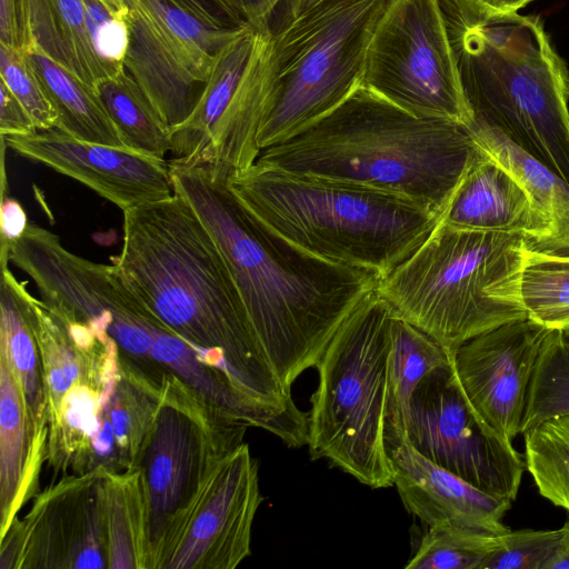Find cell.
Returning <instances> with one entry per match:
<instances>
[{"label": "cell", "mask_w": 569, "mask_h": 569, "mask_svg": "<svg viewBox=\"0 0 569 569\" xmlns=\"http://www.w3.org/2000/svg\"><path fill=\"white\" fill-rule=\"evenodd\" d=\"M170 164L173 190L219 246L252 329L278 379L316 368L333 335L377 287L368 271L331 263L295 247L252 217L227 180L203 166Z\"/></svg>", "instance_id": "1"}, {"label": "cell", "mask_w": 569, "mask_h": 569, "mask_svg": "<svg viewBox=\"0 0 569 569\" xmlns=\"http://www.w3.org/2000/svg\"><path fill=\"white\" fill-rule=\"evenodd\" d=\"M123 212L111 258L156 317L208 365L267 405L297 408L259 342L214 238L178 192Z\"/></svg>", "instance_id": "2"}, {"label": "cell", "mask_w": 569, "mask_h": 569, "mask_svg": "<svg viewBox=\"0 0 569 569\" xmlns=\"http://www.w3.org/2000/svg\"><path fill=\"white\" fill-rule=\"evenodd\" d=\"M256 43L218 132L254 153L301 132L362 86L372 33L391 0H286Z\"/></svg>", "instance_id": "3"}, {"label": "cell", "mask_w": 569, "mask_h": 569, "mask_svg": "<svg viewBox=\"0 0 569 569\" xmlns=\"http://www.w3.org/2000/svg\"><path fill=\"white\" fill-rule=\"evenodd\" d=\"M468 127L415 116L360 86L258 162L345 180L410 200L441 218L482 156Z\"/></svg>", "instance_id": "4"}, {"label": "cell", "mask_w": 569, "mask_h": 569, "mask_svg": "<svg viewBox=\"0 0 569 569\" xmlns=\"http://www.w3.org/2000/svg\"><path fill=\"white\" fill-rule=\"evenodd\" d=\"M475 117L569 182V69L543 21L438 0Z\"/></svg>", "instance_id": "5"}, {"label": "cell", "mask_w": 569, "mask_h": 569, "mask_svg": "<svg viewBox=\"0 0 569 569\" xmlns=\"http://www.w3.org/2000/svg\"><path fill=\"white\" fill-rule=\"evenodd\" d=\"M227 184L252 217L295 247L378 280L410 257L440 220L398 196L258 161Z\"/></svg>", "instance_id": "6"}, {"label": "cell", "mask_w": 569, "mask_h": 569, "mask_svg": "<svg viewBox=\"0 0 569 569\" xmlns=\"http://www.w3.org/2000/svg\"><path fill=\"white\" fill-rule=\"evenodd\" d=\"M521 234L459 229L439 220L422 244L376 291L392 311L447 353L502 325L527 319Z\"/></svg>", "instance_id": "7"}, {"label": "cell", "mask_w": 569, "mask_h": 569, "mask_svg": "<svg viewBox=\"0 0 569 569\" xmlns=\"http://www.w3.org/2000/svg\"><path fill=\"white\" fill-rule=\"evenodd\" d=\"M390 306L376 288L340 325L316 368L308 415L309 453L372 489L393 486L385 440Z\"/></svg>", "instance_id": "8"}, {"label": "cell", "mask_w": 569, "mask_h": 569, "mask_svg": "<svg viewBox=\"0 0 569 569\" xmlns=\"http://www.w3.org/2000/svg\"><path fill=\"white\" fill-rule=\"evenodd\" d=\"M362 86L421 118L466 127L475 118L438 0H391L370 39Z\"/></svg>", "instance_id": "9"}, {"label": "cell", "mask_w": 569, "mask_h": 569, "mask_svg": "<svg viewBox=\"0 0 569 569\" xmlns=\"http://www.w3.org/2000/svg\"><path fill=\"white\" fill-rule=\"evenodd\" d=\"M241 443L212 423L201 403L173 373L163 375L159 403L138 466L149 502L150 569L171 526L213 462Z\"/></svg>", "instance_id": "10"}, {"label": "cell", "mask_w": 569, "mask_h": 569, "mask_svg": "<svg viewBox=\"0 0 569 569\" xmlns=\"http://www.w3.org/2000/svg\"><path fill=\"white\" fill-rule=\"evenodd\" d=\"M407 441L475 487L515 501L525 459L475 412L449 363L429 372L410 400Z\"/></svg>", "instance_id": "11"}, {"label": "cell", "mask_w": 569, "mask_h": 569, "mask_svg": "<svg viewBox=\"0 0 569 569\" xmlns=\"http://www.w3.org/2000/svg\"><path fill=\"white\" fill-rule=\"evenodd\" d=\"M262 501L258 462L243 442L213 462L171 526L152 569H234L251 553Z\"/></svg>", "instance_id": "12"}, {"label": "cell", "mask_w": 569, "mask_h": 569, "mask_svg": "<svg viewBox=\"0 0 569 569\" xmlns=\"http://www.w3.org/2000/svg\"><path fill=\"white\" fill-rule=\"evenodd\" d=\"M99 466L64 475L1 537L0 569L109 568L106 478Z\"/></svg>", "instance_id": "13"}, {"label": "cell", "mask_w": 569, "mask_h": 569, "mask_svg": "<svg viewBox=\"0 0 569 569\" xmlns=\"http://www.w3.org/2000/svg\"><path fill=\"white\" fill-rule=\"evenodd\" d=\"M550 331L527 318L480 333L448 355L471 408L506 442L522 432L528 390Z\"/></svg>", "instance_id": "14"}, {"label": "cell", "mask_w": 569, "mask_h": 569, "mask_svg": "<svg viewBox=\"0 0 569 569\" xmlns=\"http://www.w3.org/2000/svg\"><path fill=\"white\" fill-rule=\"evenodd\" d=\"M1 140L19 156L79 181L122 211L174 192L169 161L127 147L84 141L57 128Z\"/></svg>", "instance_id": "15"}, {"label": "cell", "mask_w": 569, "mask_h": 569, "mask_svg": "<svg viewBox=\"0 0 569 569\" xmlns=\"http://www.w3.org/2000/svg\"><path fill=\"white\" fill-rule=\"evenodd\" d=\"M388 453L402 505L426 527L453 526L493 535L509 530L503 518L511 500L488 493L439 467L407 440Z\"/></svg>", "instance_id": "16"}, {"label": "cell", "mask_w": 569, "mask_h": 569, "mask_svg": "<svg viewBox=\"0 0 569 569\" xmlns=\"http://www.w3.org/2000/svg\"><path fill=\"white\" fill-rule=\"evenodd\" d=\"M127 7L130 41L124 70L171 130L193 111L212 68L197 59L142 12Z\"/></svg>", "instance_id": "17"}, {"label": "cell", "mask_w": 569, "mask_h": 569, "mask_svg": "<svg viewBox=\"0 0 569 569\" xmlns=\"http://www.w3.org/2000/svg\"><path fill=\"white\" fill-rule=\"evenodd\" d=\"M440 221L459 229L521 234L528 248L538 251L546 250L550 233L528 191L485 152L459 183Z\"/></svg>", "instance_id": "18"}, {"label": "cell", "mask_w": 569, "mask_h": 569, "mask_svg": "<svg viewBox=\"0 0 569 569\" xmlns=\"http://www.w3.org/2000/svg\"><path fill=\"white\" fill-rule=\"evenodd\" d=\"M27 284L14 277L9 263L1 264L0 353L8 358L14 370L33 439L47 455L48 402L33 326V296Z\"/></svg>", "instance_id": "19"}, {"label": "cell", "mask_w": 569, "mask_h": 569, "mask_svg": "<svg viewBox=\"0 0 569 569\" xmlns=\"http://www.w3.org/2000/svg\"><path fill=\"white\" fill-rule=\"evenodd\" d=\"M43 460L46 450L33 439L18 378L0 353V538L33 493Z\"/></svg>", "instance_id": "20"}, {"label": "cell", "mask_w": 569, "mask_h": 569, "mask_svg": "<svg viewBox=\"0 0 569 569\" xmlns=\"http://www.w3.org/2000/svg\"><path fill=\"white\" fill-rule=\"evenodd\" d=\"M258 27L243 26L214 54L210 76L191 114L170 130L171 164L196 166L228 109L251 57Z\"/></svg>", "instance_id": "21"}, {"label": "cell", "mask_w": 569, "mask_h": 569, "mask_svg": "<svg viewBox=\"0 0 569 569\" xmlns=\"http://www.w3.org/2000/svg\"><path fill=\"white\" fill-rule=\"evenodd\" d=\"M468 130L478 147L522 184L546 216L550 233L543 252L569 256V182L495 124L475 117Z\"/></svg>", "instance_id": "22"}, {"label": "cell", "mask_w": 569, "mask_h": 569, "mask_svg": "<svg viewBox=\"0 0 569 569\" xmlns=\"http://www.w3.org/2000/svg\"><path fill=\"white\" fill-rule=\"evenodd\" d=\"M447 363L449 356L436 340L393 312L385 406L388 451L407 440L410 400L419 382Z\"/></svg>", "instance_id": "23"}, {"label": "cell", "mask_w": 569, "mask_h": 569, "mask_svg": "<svg viewBox=\"0 0 569 569\" xmlns=\"http://www.w3.org/2000/svg\"><path fill=\"white\" fill-rule=\"evenodd\" d=\"M26 11L31 48L39 47L94 90L112 76L92 47L82 0H26Z\"/></svg>", "instance_id": "24"}, {"label": "cell", "mask_w": 569, "mask_h": 569, "mask_svg": "<svg viewBox=\"0 0 569 569\" xmlns=\"http://www.w3.org/2000/svg\"><path fill=\"white\" fill-rule=\"evenodd\" d=\"M24 53L57 111V129L84 141L124 147L92 87L37 46Z\"/></svg>", "instance_id": "25"}, {"label": "cell", "mask_w": 569, "mask_h": 569, "mask_svg": "<svg viewBox=\"0 0 569 569\" xmlns=\"http://www.w3.org/2000/svg\"><path fill=\"white\" fill-rule=\"evenodd\" d=\"M109 569H150L149 502L139 468L106 478Z\"/></svg>", "instance_id": "26"}, {"label": "cell", "mask_w": 569, "mask_h": 569, "mask_svg": "<svg viewBox=\"0 0 569 569\" xmlns=\"http://www.w3.org/2000/svg\"><path fill=\"white\" fill-rule=\"evenodd\" d=\"M121 355V377L104 407L116 441L119 471L136 469L150 432L162 381L153 382Z\"/></svg>", "instance_id": "27"}, {"label": "cell", "mask_w": 569, "mask_h": 569, "mask_svg": "<svg viewBox=\"0 0 569 569\" xmlns=\"http://www.w3.org/2000/svg\"><path fill=\"white\" fill-rule=\"evenodd\" d=\"M124 147L164 159L170 128L126 70L101 79L96 88Z\"/></svg>", "instance_id": "28"}, {"label": "cell", "mask_w": 569, "mask_h": 569, "mask_svg": "<svg viewBox=\"0 0 569 569\" xmlns=\"http://www.w3.org/2000/svg\"><path fill=\"white\" fill-rule=\"evenodd\" d=\"M528 319L549 330L569 332V256L528 248L521 273Z\"/></svg>", "instance_id": "29"}, {"label": "cell", "mask_w": 569, "mask_h": 569, "mask_svg": "<svg viewBox=\"0 0 569 569\" xmlns=\"http://www.w3.org/2000/svg\"><path fill=\"white\" fill-rule=\"evenodd\" d=\"M522 435L526 470L538 492L569 511V415L545 420Z\"/></svg>", "instance_id": "30"}, {"label": "cell", "mask_w": 569, "mask_h": 569, "mask_svg": "<svg viewBox=\"0 0 569 569\" xmlns=\"http://www.w3.org/2000/svg\"><path fill=\"white\" fill-rule=\"evenodd\" d=\"M499 535L453 527H427L406 569H483Z\"/></svg>", "instance_id": "31"}, {"label": "cell", "mask_w": 569, "mask_h": 569, "mask_svg": "<svg viewBox=\"0 0 569 569\" xmlns=\"http://www.w3.org/2000/svg\"><path fill=\"white\" fill-rule=\"evenodd\" d=\"M563 415H569V338L551 330L530 382L521 435L545 420Z\"/></svg>", "instance_id": "32"}, {"label": "cell", "mask_w": 569, "mask_h": 569, "mask_svg": "<svg viewBox=\"0 0 569 569\" xmlns=\"http://www.w3.org/2000/svg\"><path fill=\"white\" fill-rule=\"evenodd\" d=\"M122 2L142 12L169 37L209 66L213 64L217 51L242 28L211 27L190 11L168 0H122Z\"/></svg>", "instance_id": "33"}, {"label": "cell", "mask_w": 569, "mask_h": 569, "mask_svg": "<svg viewBox=\"0 0 569 569\" xmlns=\"http://www.w3.org/2000/svg\"><path fill=\"white\" fill-rule=\"evenodd\" d=\"M0 80L20 100L37 129L57 127V111L23 51L0 43Z\"/></svg>", "instance_id": "34"}, {"label": "cell", "mask_w": 569, "mask_h": 569, "mask_svg": "<svg viewBox=\"0 0 569 569\" xmlns=\"http://www.w3.org/2000/svg\"><path fill=\"white\" fill-rule=\"evenodd\" d=\"M563 529H510L499 535L500 545L483 569H548L553 559Z\"/></svg>", "instance_id": "35"}, {"label": "cell", "mask_w": 569, "mask_h": 569, "mask_svg": "<svg viewBox=\"0 0 569 569\" xmlns=\"http://www.w3.org/2000/svg\"><path fill=\"white\" fill-rule=\"evenodd\" d=\"M92 47L112 74L124 70L130 31L127 12H116L106 0H82Z\"/></svg>", "instance_id": "36"}, {"label": "cell", "mask_w": 569, "mask_h": 569, "mask_svg": "<svg viewBox=\"0 0 569 569\" xmlns=\"http://www.w3.org/2000/svg\"><path fill=\"white\" fill-rule=\"evenodd\" d=\"M182 8H199L211 21L223 28L270 24L276 8L286 0H170Z\"/></svg>", "instance_id": "37"}, {"label": "cell", "mask_w": 569, "mask_h": 569, "mask_svg": "<svg viewBox=\"0 0 569 569\" xmlns=\"http://www.w3.org/2000/svg\"><path fill=\"white\" fill-rule=\"evenodd\" d=\"M0 43L23 52L31 48L26 0H0Z\"/></svg>", "instance_id": "38"}, {"label": "cell", "mask_w": 569, "mask_h": 569, "mask_svg": "<svg viewBox=\"0 0 569 569\" xmlns=\"http://www.w3.org/2000/svg\"><path fill=\"white\" fill-rule=\"evenodd\" d=\"M37 130L31 116L7 87L0 80V134H26Z\"/></svg>", "instance_id": "39"}, {"label": "cell", "mask_w": 569, "mask_h": 569, "mask_svg": "<svg viewBox=\"0 0 569 569\" xmlns=\"http://www.w3.org/2000/svg\"><path fill=\"white\" fill-rule=\"evenodd\" d=\"M28 226L27 213L21 203L14 198L7 196L6 192H2L0 207V256H3L8 247L26 233Z\"/></svg>", "instance_id": "40"}, {"label": "cell", "mask_w": 569, "mask_h": 569, "mask_svg": "<svg viewBox=\"0 0 569 569\" xmlns=\"http://www.w3.org/2000/svg\"><path fill=\"white\" fill-rule=\"evenodd\" d=\"M481 7L493 14L516 13L533 0H477Z\"/></svg>", "instance_id": "41"}, {"label": "cell", "mask_w": 569, "mask_h": 569, "mask_svg": "<svg viewBox=\"0 0 569 569\" xmlns=\"http://www.w3.org/2000/svg\"><path fill=\"white\" fill-rule=\"evenodd\" d=\"M562 529L563 533L559 548L548 565V569H569V522H566Z\"/></svg>", "instance_id": "42"}, {"label": "cell", "mask_w": 569, "mask_h": 569, "mask_svg": "<svg viewBox=\"0 0 569 569\" xmlns=\"http://www.w3.org/2000/svg\"><path fill=\"white\" fill-rule=\"evenodd\" d=\"M565 333V332H563ZM569 338V332L565 333Z\"/></svg>", "instance_id": "43"}]
</instances>
